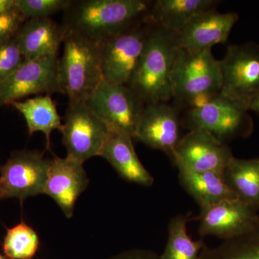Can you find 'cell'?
<instances>
[{
  "instance_id": "obj_1",
  "label": "cell",
  "mask_w": 259,
  "mask_h": 259,
  "mask_svg": "<svg viewBox=\"0 0 259 259\" xmlns=\"http://www.w3.org/2000/svg\"><path fill=\"white\" fill-rule=\"evenodd\" d=\"M149 4L144 0H79L64 11L63 26L92 41L101 42L144 20Z\"/></svg>"
},
{
  "instance_id": "obj_2",
  "label": "cell",
  "mask_w": 259,
  "mask_h": 259,
  "mask_svg": "<svg viewBox=\"0 0 259 259\" xmlns=\"http://www.w3.org/2000/svg\"><path fill=\"white\" fill-rule=\"evenodd\" d=\"M180 49L177 32L152 25L127 84L146 105L172 99L171 74Z\"/></svg>"
},
{
  "instance_id": "obj_3",
  "label": "cell",
  "mask_w": 259,
  "mask_h": 259,
  "mask_svg": "<svg viewBox=\"0 0 259 259\" xmlns=\"http://www.w3.org/2000/svg\"><path fill=\"white\" fill-rule=\"evenodd\" d=\"M58 75L61 93L69 102H87L103 81L100 44L66 31Z\"/></svg>"
},
{
  "instance_id": "obj_4",
  "label": "cell",
  "mask_w": 259,
  "mask_h": 259,
  "mask_svg": "<svg viewBox=\"0 0 259 259\" xmlns=\"http://www.w3.org/2000/svg\"><path fill=\"white\" fill-rule=\"evenodd\" d=\"M221 61L212 49L191 52L180 47L171 74L172 99L189 108L198 106L221 93Z\"/></svg>"
},
{
  "instance_id": "obj_5",
  "label": "cell",
  "mask_w": 259,
  "mask_h": 259,
  "mask_svg": "<svg viewBox=\"0 0 259 259\" xmlns=\"http://www.w3.org/2000/svg\"><path fill=\"white\" fill-rule=\"evenodd\" d=\"M248 110L221 93L189 108L186 124L191 130H203L226 144L238 137H247L253 130Z\"/></svg>"
},
{
  "instance_id": "obj_6",
  "label": "cell",
  "mask_w": 259,
  "mask_h": 259,
  "mask_svg": "<svg viewBox=\"0 0 259 259\" xmlns=\"http://www.w3.org/2000/svg\"><path fill=\"white\" fill-rule=\"evenodd\" d=\"M110 131L86 102H69L60 131L66 156L82 163L100 156Z\"/></svg>"
},
{
  "instance_id": "obj_7",
  "label": "cell",
  "mask_w": 259,
  "mask_h": 259,
  "mask_svg": "<svg viewBox=\"0 0 259 259\" xmlns=\"http://www.w3.org/2000/svg\"><path fill=\"white\" fill-rule=\"evenodd\" d=\"M152 24L146 18L128 30L100 44L104 80L127 85L137 67Z\"/></svg>"
},
{
  "instance_id": "obj_8",
  "label": "cell",
  "mask_w": 259,
  "mask_h": 259,
  "mask_svg": "<svg viewBox=\"0 0 259 259\" xmlns=\"http://www.w3.org/2000/svg\"><path fill=\"white\" fill-rule=\"evenodd\" d=\"M51 159L44 152L18 150L0 166V199L27 198L44 194Z\"/></svg>"
},
{
  "instance_id": "obj_9",
  "label": "cell",
  "mask_w": 259,
  "mask_h": 259,
  "mask_svg": "<svg viewBox=\"0 0 259 259\" xmlns=\"http://www.w3.org/2000/svg\"><path fill=\"white\" fill-rule=\"evenodd\" d=\"M223 83L221 94L248 110L259 94V47L254 44L231 45L221 60Z\"/></svg>"
},
{
  "instance_id": "obj_10",
  "label": "cell",
  "mask_w": 259,
  "mask_h": 259,
  "mask_svg": "<svg viewBox=\"0 0 259 259\" xmlns=\"http://www.w3.org/2000/svg\"><path fill=\"white\" fill-rule=\"evenodd\" d=\"M58 55L25 60L14 73L0 81V107L31 95L61 93Z\"/></svg>"
},
{
  "instance_id": "obj_11",
  "label": "cell",
  "mask_w": 259,
  "mask_h": 259,
  "mask_svg": "<svg viewBox=\"0 0 259 259\" xmlns=\"http://www.w3.org/2000/svg\"><path fill=\"white\" fill-rule=\"evenodd\" d=\"M89 107L112 128L121 130L132 136L146 104L127 85L103 80L87 101Z\"/></svg>"
},
{
  "instance_id": "obj_12",
  "label": "cell",
  "mask_w": 259,
  "mask_h": 259,
  "mask_svg": "<svg viewBox=\"0 0 259 259\" xmlns=\"http://www.w3.org/2000/svg\"><path fill=\"white\" fill-rule=\"evenodd\" d=\"M234 157L228 145L203 130H191L182 136L173 154L178 169L223 174Z\"/></svg>"
},
{
  "instance_id": "obj_13",
  "label": "cell",
  "mask_w": 259,
  "mask_h": 259,
  "mask_svg": "<svg viewBox=\"0 0 259 259\" xmlns=\"http://www.w3.org/2000/svg\"><path fill=\"white\" fill-rule=\"evenodd\" d=\"M197 219L201 236H215L223 241L241 236L259 224L256 209L237 197L201 209Z\"/></svg>"
},
{
  "instance_id": "obj_14",
  "label": "cell",
  "mask_w": 259,
  "mask_h": 259,
  "mask_svg": "<svg viewBox=\"0 0 259 259\" xmlns=\"http://www.w3.org/2000/svg\"><path fill=\"white\" fill-rule=\"evenodd\" d=\"M181 136L180 113L166 102L147 104L144 107L134 139L173 157Z\"/></svg>"
},
{
  "instance_id": "obj_15",
  "label": "cell",
  "mask_w": 259,
  "mask_h": 259,
  "mask_svg": "<svg viewBox=\"0 0 259 259\" xmlns=\"http://www.w3.org/2000/svg\"><path fill=\"white\" fill-rule=\"evenodd\" d=\"M83 164L67 156L51 159L44 194L54 199L67 218L72 217L76 201L90 184Z\"/></svg>"
},
{
  "instance_id": "obj_16",
  "label": "cell",
  "mask_w": 259,
  "mask_h": 259,
  "mask_svg": "<svg viewBox=\"0 0 259 259\" xmlns=\"http://www.w3.org/2000/svg\"><path fill=\"white\" fill-rule=\"evenodd\" d=\"M238 20V15L235 13H221L213 8L202 12L179 32L180 47L191 52H198L225 44Z\"/></svg>"
},
{
  "instance_id": "obj_17",
  "label": "cell",
  "mask_w": 259,
  "mask_h": 259,
  "mask_svg": "<svg viewBox=\"0 0 259 259\" xmlns=\"http://www.w3.org/2000/svg\"><path fill=\"white\" fill-rule=\"evenodd\" d=\"M110 128V134L100 156L108 161L124 180L144 187H151L154 179L140 161L132 136L121 130Z\"/></svg>"
},
{
  "instance_id": "obj_18",
  "label": "cell",
  "mask_w": 259,
  "mask_h": 259,
  "mask_svg": "<svg viewBox=\"0 0 259 259\" xmlns=\"http://www.w3.org/2000/svg\"><path fill=\"white\" fill-rule=\"evenodd\" d=\"M66 35L64 27L51 18L28 19L16 36L25 60L58 55Z\"/></svg>"
},
{
  "instance_id": "obj_19",
  "label": "cell",
  "mask_w": 259,
  "mask_h": 259,
  "mask_svg": "<svg viewBox=\"0 0 259 259\" xmlns=\"http://www.w3.org/2000/svg\"><path fill=\"white\" fill-rule=\"evenodd\" d=\"M213 0H158L149 8L146 19L150 23L179 33L196 15L212 9Z\"/></svg>"
},
{
  "instance_id": "obj_20",
  "label": "cell",
  "mask_w": 259,
  "mask_h": 259,
  "mask_svg": "<svg viewBox=\"0 0 259 259\" xmlns=\"http://www.w3.org/2000/svg\"><path fill=\"white\" fill-rule=\"evenodd\" d=\"M23 116L30 136L42 132L47 140V150H51V136L55 130L62 128V117L58 112L55 102L49 95H37L10 104Z\"/></svg>"
},
{
  "instance_id": "obj_21",
  "label": "cell",
  "mask_w": 259,
  "mask_h": 259,
  "mask_svg": "<svg viewBox=\"0 0 259 259\" xmlns=\"http://www.w3.org/2000/svg\"><path fill=\"white\" fill-rule=\"evenodd\" d=\"M179 180L182 187L201 209L224 199L237 197L228 187L223 174L179 169Z\"/></svg>"
},
{
  "instance_id": "obj_22",
  "label": "cell",
  "mask_w": 259,
  "mask_h": 259,
  "mask_svg": "<svg viewBox=\"0 0 259 259\" xmlns=\"http://www.w3.org/2000/svg\"><path fill=\"white\" fill-rule=\"evenodd\" d=\"M228 187L238 199L257 211L259 209L258 160L233 157L223 172Z\"/></svg>"
},
{
  "instance_id": "obj_23",
  "label": "cell",
  "mask_w": 259,
  "mask_h": 259,
  "mask_svg": "<svg viewBox=\"0 0 259 259\" xmlns=\"http://www.w3.org/2000/svg\"><path fill=\"white\" fill-rule=\"evenodd\" d=\"M189 218L177 215L168 223V240L160 259H199L205 246L203 241H194L187 232Z\"/></svg>"
},
{
  "instance_id": "obj_24",
  "label": "cell",
  "mask_w": 259,
  "mask_h": 259,
  "mask_svg": "<svg viewBox=\"0 0 259 259\" xmlns=\"http://www.w3.org/2000/svg\"><path fill=\"white\" fill-rule=\"evenodd\" d=\"M199 259H259V224L241 236L223 241L214 248L205 245Z\"/></svg>"
},
{
  "instance_id": "obj_25",
  "label": "cell",
  "mask_w": 259,
  "mask_h": 259,
  "mask_svg": "<svg viewBox=\"0 0 259 259\" xmlns=\"http://www.w3.org/2000/svg\"><path fill=\"white\" fill-rule=\"evenodd\" d=\"M40 247L37 232L22 221L7 229L2 250L10 259H33Z\"/></svg>"
},
{
  "instance_id": "obj_26",
  "label": "cell",
  "mask_w": 259,
  "mask_h": 259,
  "mask_svg": "<svg viewBox=\"0 0 259 259\" xmlns=\"http://www.w3.org/2000/svg\"><path fill=\"white\" fill-rule=\"evenodd\" d=\"M71 0H15L14 7L28 20L34 18H50L51 15L65 11Z\"/></svg>"
},
{
  "instance_id": "obj_27",
  "label": "cell",
  "mask_w": 259,
  "mask_h": 259,
  "mask_svg": "<svg viewBox=\"0 0 259 259\" xmlns=\"http://www.w3.org/2000/svg\"><path fill=\"white\" fill-rule=\"evenodd\" d=\"M16 35L0 42V81L14 73L25 62Z\"/></svg>"
},
{
  "instance_id": "obj_28",
  "label": "cell",
  "mask_w": 259,
  "mask_h": 259,
  "mask_svg": "<svg viewBox=\"0 0 259 259\" xmlns=\"http://www.w3.org/2000/svg\"><path fill=\"white\" fill-rule=\"evenodd\" d=\"M25 20L15 7L0 13V42L16 35Z\"/></svg>"
},
{
  "instance_id": "obj_29",
  "label": "cell",
  "mask_w": 259,
  "mask_h": 259,
  "mask_svg": "<svg viewBox=\"0 0 259 259\" xmlns=\"http://www.w3.org/2000/svg\"><path fill=\"white\" fill-rule=\"evenodd\" d=\"M107 259H160V255L153 250L134 248L124 250Z\"/></svg>"
},
{
  "instance_id": "obj_30",
  "label": "cell",
  "mask_w": 259,
  "mask_h": 259,
  "mask_svg": "<svg viewBox=\"0 0 259 259\" xmlns=\"http://www.w3.org/2000/svg\"><path fill=\"white\" fill-rule=\"evenodd\" d=\"M15 0H0V13L14 8Z\"/></svg>"
},
{
  "instance_id": "obj_31",
  "label": "cell",
  "mask_w": 259,
  "mask_h": 259,
  "mask_svg": "<svg viewBox=\"0 0 259 259\" xmlns=\"http://www.w3.org/2000/svg\"><path fill=\"white\" fill-rule=\"evenodd\" d=\"M248 110H252L259 115V94L253 98L248 105Z\"/></svg>"
},
{
  "instance_id": "obj_32",
  "label": "cell",
  "mask_w": 259,
  "mask_h": 259,
  "mask_svg": "<svg viewBox=\"0 0 259 259\" xmlns=\"http://www.w3.org/2000/svg\"><path fill=\"white\" fill-rule=\"evenodd\" d=\"M0 259H10L8 258V257L6 256L4 254V253H3V252H0Z\"/></svg>"
},
{
  "instance_id": "obj_33",
  "label": "cell",
  "mask_w": 259,
  "mask_h": 259,
  "mask_svg": "<svg viewBox=\"0 0 259 259\" xmlns=\"http://www.w3.org/2000/svg\"><path fill=\"white\" fill-rule=\"evenodd\" d=\"M258 163H259V159H258Z\"/></svg>"
},
{
  "instance_id": "obj_34",
  "label": "cell",
  "mask_w": 259,
  "mask_h": 259,
  "mask_svg": "<svg viewBox=\"0 0 259 259\" xmlns=\"http://www.w3.org/2000/svg\"><path fill=\"white\" fill-rule=\"evenodd\" d=\"M1 200H2V199H0V201H1Z\"/></svg>"
}]
</instances>
